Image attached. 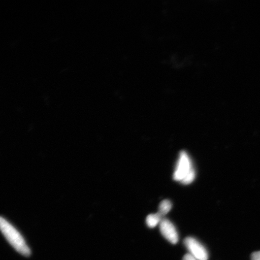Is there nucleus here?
Returning <instances> with one entry per match:
<instances>
[{
  "mask_svg": "<svg viewBox=\"0 0 260 260\" xmlns=\"http://www.w3.org/2000/svg\"><path fill=\"white\" fill-rule=\"evenodd\" d=\"M0 231L16 251L25 256L31 255L30 249L20 233L2 217H0Z\"/></svg>",
  "mask_w": 260,
  "mask_h": 260,
  "instance_id": "1",
  "label": "nucleus"
},
{
  "mask_svg": "<svg viewBox=\"0 0 260 260\" xmlns=\"http://www.w3.org/2000/svg\"><path fill=\"white\" fill-rule=\"evenodd\" d=\"M195 175L189 156L186 152L181 151L174 173V180L180 181L183 184H189L194 181Z\"/></svg>",
  "mask_w": 260,
  "mask_h": 260,
  "instance_id": "2",
  "label": "nucleus"
},
{
  "mask_svg": "<svg viewBox=\"0 0 260 260\" xmlns=\"http://www.w3.org/2000/svg\"><path fill=\"white\" fill-rule=\"evenodd\" d=\"M184 245L190 252V254L197 260H207L209 258L206 249L193 237H189L185 239Z\"/></svg>",
  "mask_w": 260,
  "mask_h": 260,
  "instance_id": "3",
  "label": "nucleus"
},
{
  "mask_svg": "<svg viewBox=\"0 0 260 260\" xmlns=\"http://www.w3.org/2000/svg\"><path fill=\"white\" fill-rule=\"evenodd\" d=\"M160 232L162 236L172 244H177L178 235L174 224L170 220L162 219L160 223Z\"/></svg>",
  "mask_w": 260,
  "mask_h": 260,
  "instance_id": "4",
  "label": "nucleus"
},
{
  "mask_svg": "<svg viewBox=\"0 0 260 260\" xmlns=\"http://www.w3.org/2000/svg\"><path fill=\"white\" fill-rule=\"evenodd\" d=\"M162 219V217L158 213L149 214L146 217V222L149 228H154L160 224Z\"/></svg>",
  "mask_w": 260,
  "mask_h": 260,
  "instance_id": "5",
  "label": "nucleus"
},
{
  "mask_svg": "<svg viewBox=\"0 0 260 260\" xmlns=\"http://www.w3.org/2000/svg\"><path fill=\"white\" fill-rule=\"evenodd\" d=\"M172 209V203L170 201L164 200L161 201L159 206L158 213L161 217H164L170 212Z\"/></svg>",
  "mask_w": 260,
  "mask_h": 260,
  "instance_id": "6",
  "label": "nucleus"
},
{
  "mask_svg": "<svg viewBox=\"0 0 260 260\" xmlns=\"http://www.w3.org/2000/svg\"><path fill=\"white\" fill-rule=\"evenodd\" d=\"M252 260H260V251L253 252L251 255Z\"/></svg>",
  "mask_w": 260,
  "mask_h": 260,
  "instance_id": "7",
  "label": "nucleus"
},
{
  "mask_svg": "<svg viewBox=\"0 0 260 260\" xmlns=\"http://www.w3.org/2000/svg\"><path fill=\"white\" fill-rule=\"evenodd\" d=\"M183 260H197L196 258L193 257L192 255L190 254V253H187L184 255Z\"/></svg>",
  "mask_w": 260,
  "mask_h": 260,
  "instance_id": "8",
  "label": "nucleus"
}]
</instances>
